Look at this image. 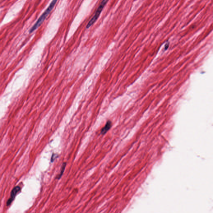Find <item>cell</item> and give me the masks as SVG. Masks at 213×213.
<instances>
[{
  "label": "cell",
  "instance_id": "cell-1",
  "mask_svg": "<svg viewBox=\"0 0 213 213\" xmlns=\"http://www.w3.org/2000/svg\"><path fill=\"white\" fill-rule=\"evenodd\" d=\"M57 1H58V0H52V1L51 2L50 4L49 5L48 8L46 9V10L42 13V15H41L40 17L38 19V21L31 28L29 31L30 33H32L33 32V31H34L37 29H38L40 26L42 24V23L45 20L47 16L51 12V11L53 9L54 6H55V5L56 4V3H57Z\"/></svg>",
  "mask_w": 213,
  "mask_h": 213
},
{
  "label": "cell",
  "instance_id": "cell-2",
  "mask_svg": "<svg viewBox=\"0 0 213 213\" xmlns=\"http://www.w3.org/2000/svg\"><path fill=\"white\" fill-rule=\"evenodd\" d=\"M109 0H102V1L101 4L99 6L98 9H97L96 11V13H95V15L93 16L92 17V19L88 23V25H87L86 29H89L90 28L92 25H93V24L95 23L98 20V18L99 17L101 13L103 10V9H104V7L105 5L107 4V2Z\"/></svg>",
  "mask_w": 213,
  "mask_h": 213
},
{
  "label": "cell",
  "instance_id": "cell-3",
  "mask_svg": "<svg viewBox=\"0 0 213 213\" xmlns=\"http://www.w3.org/2000/svg\"><path fill=\"white\" fill-rule=\"evenodd\" d=\"M21 188L19 186H15L13 188L12 191L11 192V198L7 201V206H9L11 204V203L13 201V199L15 198V196L16 195L17 193L19 192Z\"/></svg>",
  "mask_w": 213,
  "mask_h": 213
},
{
  "label": "cell",
  "instance_id": "cell-4",
  "mask_svg": "<svg viewBox=\"0 0 213 213\" xmlns=\"http://www.w3.org/2000/svg\"><path fill=\"white\" fill-rule=\"evenodd\" d=\"M112 127V122L110 121H108L106 124L105 126L101 129V134L105 135L107 133Z\"/></svg>",
  "mask_w": 213,
  "mask_h": 213
},
{
  "label": "cell",
  "instance_id": "cell-5",
  "mask_svg": "<svg viewBox=\"0 0 213 213\" xmlns=\"http://www.w3.org/2000/svg\"><path fill=\"white\" fill-rule=\"evenodd\" d=\"M66 163H63L62 164V167H61V171H60V173L57 176V177L56 178V179H59L61 178L62 176L63 175V173H64V171H65V168H66Z\"/></svg>",
  "mask_w": 213,
  "mask_h": 213
},
{
  "label": "cell",
  "instance_id": "cell-6",
  "mask_svg": "<svg viewBox=\"0 0 213 213\" xmlns=\"http://www.w3.org/2000/svg\"><path fill=\"white\" fill-rule=\"evenodd\" d=\"M58 157V155H57V154H52V156L51 157V162H53V161L55 160L57 158V157Z\"/></svg>",
  "mask_w": 213,
  "mask_h": 213
}]
</instances>
